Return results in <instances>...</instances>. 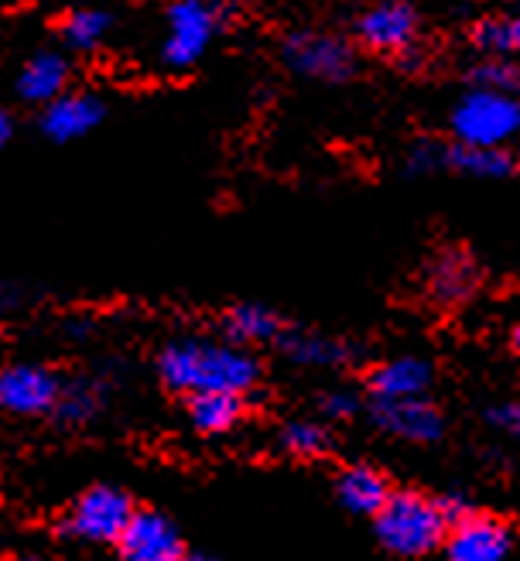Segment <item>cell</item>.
Instances as JSON below:
<instances>
[{
    "instance_id": "6da1fadb",
    "label": "cell",
    "mask_w": 520,
    "mask_h": 561,
    "mask_svg": "<svg viewBox=\"0 0 520 561\" xmlns=\"http://www.w3.org/2000/svg\"><path fill=\"white\" fill-rule=\"evenodd\" d=\"M158 374L172 390L182 394H246L257 377L261 363L243 346L212 343V340H175L161 350Z\"/></svg>"
},
{
    "instance_id": "7a4b0ae2",
    "label": "cell",
    "mask_w": 520,
    "mask_h": 561,
    "mask_svg": "<svg viewBox=\"0 0 520 561\" xmlns=\"http://www.w3.org/2000/svg\"><path fill=\"white\" fill-rule=\"evenodd\" d=\"M236 0H164L161 38L154 48L158 69L185 76L206 62L216 42L227 35Z\"/></svg>"
},
{
    "instance_id": "3957f363",
    "label": "cell",
    "mask_w": 520,
    "mask_h": 561,
    "mask_svg": "<svg viewBox=\"0 0 520 561\" xmlns=\"http://www.w3.org/2000/svg\"><path fill=\"white\" fill-rule=\"evenodd\" d=\"M377 535L388 551L418 558L446 541L449 517L438 500L415 493V490H401V493H391V500L383 503V511L377 514Z\"/></svg>"
},
{
    "instance_id": "277c9868",
    "label": "cell",
    "mask_w": 520,
    "mask_h": 561,
    "mask_svg": "<svg viewBox=\"0 0 520 561\" xmlns=\"http://www.w3.org/2000/svg\"><path fill=\"white\" fill-rule=\"evenodd\" d=\"M281 66L298 76L319 82V87H346L360 72V51L353 38L339 32H315V27H294L278 42Z\"/></svg>"
},
{
    "instance_id": "5b68a950",
    "label": "cell",
    "mask_w": 520,
    "mask_h": 561,
    "mask_svg": "<svg viewBox=\"0 0 520 561\" xmlns=\"http://www.w3.org/2000/svg\"><path fill=\"white\" fill-rule=\"evenodd\" d=\"M449 130L455 145L507 148L520 137V96L470 87L449 110Z\"/></svg>"
},
{
    "instance_id": "8992f818",
    "label": "cell",
    "mask_w": 520,
    "mask_h": 561,
    "mask_svg": "<svg viewBox=\"0 0 520 561\" xmlns=\"http://www.w3.org/2000/svg\"><path fill=\"white\" fill-rule=\"evenodd\" d=\"M353 45L388 59L418 55L421 42V14L407 0H377L353 18Z\"/></svg>"
},
{
    "instance_id": "52a82bcc",
    "label": "cell",
    "mask_w": 520,
    "mask_h": 561,
    "mask_svg": "<svg viewBox=\"0 0 520 561\" xmlns=\"http://www.w3.org/2000/svg\"><path fill=\"white\" fill-rule=\"evenodd\" d=\"M106 121H109V100L90 87H72L69 93L51 100L35 114L38 134L48 145H76V140H86Z\"/></svg>"
},
{
    "instance_id": "ba28073f",
    "label": "cell",
    "mask_w": 520,
    "mask_h": 561,
    "mask_svg": "<svg viewBox=\"0 0 520 561\" xmlns=\"http://www.w3.org/2000/svg\"><path fill=\"white\" fill-rule=\"evenodd\" d=\"M130 517H134V503L124 490L93 486L69 507L62 530L69 538L86 545H117Z\"/></svg>"
},
{
    "instance_id": "9c48e42d",
    "label": "cell",
    "mask_w": 520,
    "mask_h": 561,
    "mask_svg": "<svg viewBox=\"0 0 520 561\" xmlns=\"http://www.w3.org/2000/svg\"><path fill=\"white\" fill-rule=\"evenodd\" d=\"M72 87H76V59L59 45H45L35 48L32 55H24L14 72V96L21 106L35 110V114L51 100L69 93Z\"/></svg>"
},
{
    "instance_id": "30bf717a",
    "label": "cell",
    "mask_w": 520,
    "mask_h": 561,
    "mask_svg": "<svg viewBox=\"0 0 520 561\" xmlns=\"http://www.w3.org/2000/svg\"><path fill=\"white\" fill-rule=\"evenodd\" d=\"M62 383L51 370L38 367V363H14V367L0 370V411L35 417L48 414L59 404Z\"/></svg>"
},
{
    "instance_id": "8fae6325",
    "label": "cell",
    "mask_w": 520,
    "mask_h": 561,
    "mask_svg": "<svg viewBox=\"0 0 520 561\" xmlns=\"http://www.w3.org/2000/svg\"><path fill=\"white\" fill-rule=\"evenodd\" d=\"M117 32V11L103 4H72L51 21L55 45L66 48L72 59H90L103 51Z\"/></svg>"
},
{
    "instance_id": "7c38bea8",
    "label": "cell",
    "mask_w": 520,
    "mask_h": 561,
    "mask_svg": "<svg viewBox=\"0 0 520 561\" xmlns=\"http://www.w3.org/2000/svg\"><path fill=\"white\" fill-rule=\"evenodd\" d=\"M124 561H182V535L175 524L158 511H134L117 541Z\"/></svg>"
},
{
    "instance_id": "4fadbf2b",
    "label": "cell",
    "mask_w": 520,
    "mask_h": 561,
    "mask_svg": "<svg viewBox=\"0 0 520 561\" xmlns=\"http://www.w3.org/2000/svg\"><path fill=\"white\" fill-rule=\"evenodd\" d=\"M513 530L497 517H462L446 535V561H507Z\"/></svg>"
},
{
    "instance_id": "5bb4252c",
    "label": "cell",
    "mask_w": 520,
    "mask_h": 561,
    "mask_svg": "<svg viewBox=\"0 0 520 561\" xmlns=\"http://www.w3.org/2000/svg\"><path fill=\"white\" fill-rule=\"evenodd\" d=\"M373 417L383 432H391L404 442H435L442 435V414H438L421 398H404V401H377Z\"/></svg>"
},
{
    "instance_id": "9a60e30c",
    "label": "cell",
    "mask_w": 520,
    "mask_h": 561,
    "mask_svg": "<svg viewBox=\"0 0 520 561\" xmlns=\"http://www.w3.org/2000/svg\"><path fill=\"white\" fill-rule=\"evenodd\" d=\"M431 387V363L418 356H397L380 363L370 374V390L377 401H404V398H421Z\"/></svg>"
},
{
    "instance_id": "2e32d148",
    "label": "cell",
    "mask_w": 520,
    "mask_h": 561,
    "mask_svg": "<svg viewBox=\"0 0 520 561\" xmlns=\"http://www.w3.org/2000/svg\"><path fill=\"white\" fill-rule=\"evenodd\" d=\"M336 493L343 500V507L360 514V517H377L383 511V503L391 500V486L383 480V472L373 466H349L339 472Z\"/></svg>"
},
{
    "instance_id": "e0dca14e",
    "label": "cell",
    "mask_w": 520,
    "mask_h": 561,
    "mask_svg": "<svg viewBox=\"0 0 520 561\" xmlns=\"http://www.w3.org/2000/svg\"><path fill=\"white\" fill-rule=\"evenodd\" d=\"M223 332L233 343H270L281 335V319L270 312L267 305H254V301H240L233 308H227L223 316Z\"/></svg>"
},
{
    "instance_id": "ac0fdd59",
    "label": "cell",
    "mask_w": 520,
    "mask_h": 561,
    "mask_svg": "<svg viewBox=\"0 0 520 561\" xmlns=\"http://www.w3.org/2000/svg\"><path fill=\"white\" fill-rule=\"evenodd\" d=\"M470 42L479 55H497V59H517L520 55V11H504L479 18L470 32Z\"/></svg>"
},
{
    "instance_id": "d6986e66",
    "label": "cell",
    "mask_w": 520,
    "mask_h": 561,
    "mask_svg": "<svg viewBox=\"0 0 520 561\" xmlns=\"http://www.w3.org/2000/svg\"><path fill=\"white\" fill-rule=\"evenodd\" d=\"M243 417V401L240 394H192L188 398V421L192 428L203 435H223L233 432Z\"/></svg>"
},
{
    "instance_id": "ffe728a7",
    "label": "cell",
    "mask_w": 520,
    "mask_h": 561,
    "mask_svg": "<svg viewBox=\"0 0 520 561\" xmlns=\"http://www.w3.org/2000/svg\"><path fill=\"white\" fill-rule=\"evenodd\" d=\"M446 172H459L470 179H504L513 172V158L504 148H470L446 145Z\"/></svg>"
},
{
    "instance_id": "44dd1931",
    "label": "cell",
    "mask_w": 520,
    "mask_h": 561,
    "mask_svg": "<svg viewBox=\"0 0 520 561\" xmlns=\"http://www.w3.org/2000/svg\"><path fill=\"white\" fill-rule=\"evenodd\" d=\"M428 285H431V295L442 298V301H462L476 288V267L465 254H442L435 264H431V274H428Z\"/></svg>"
},
{
    "instance_id": "7402d4cb",
    "label": "cell",
    "mask_w": 520,
    "mask_h": 561,
    "mask_svg": "<svg viewBox=\"0 0 520 561\" xmlns=\"http://www.w3.org/2000/svg\"><path fill=\"white\" fill-rule=\"evenodd\" d=\"M281 350L298 367H336L346 359V346L336 340H325L315 332H288L281 335Z\"/></svg>"
},
{
    "instance_id": "603a6c76",
    "label": "cell",
    "mask_w": 520,
    "mask_h": 561,
    "mask_svg": "<svg viewBox=\"0 0 520 561\" xmlns=\"http://www.w3.org/2000/svg\"><path fill=\"white\" fill-rule=\"evenodd\" d=\"M470 87L520 96V66H517V59H497V55H483V59L470 69Z\"/></svg>"
},
{
    "instance_id": "cb8c5ba5",
    "label": "cell",
    "mask_w": 520,
    "mask_h": 561,
    "mask_svg": "<svg viewBox=\"0 0 520 561\" xmlns=\"http://www.w3.org/2000/svg\"><path fill=\"white\" fill-rule=\"evenodd\" d=\"M281 445H285V453H291V456L315 459V456L325 453L328 435H325L322 425H312V421H291V425L281 432Z\"/></svg>"
},
{
    "instance_id": "d4e9b609",
    "label": "cell",
    "mask_w": 520,
    "mask_h": 561,
    "mask_svg": "<svg viewBox=\"0 0 520 561\" xmlns=\"http://www.w3.org/2000/svg\"><path fill=\"white\" fill-rule=\"evenodd\" d=\"M96 404H100V387L90 380H72L69 387H62L55 411H59L66 421H82L96 411Z\"/></svg>"
},
{
    "instance_id": "484cf974",
    "label": "cell",
    "mask_w": 520,
    "mask_h": 561,
    "mask_svg": "<svg viewBox=\"0 0 520 561\" xmlns=\"http://www.w3.org/2000/svg\"><path fill=\"white\" fill-rule=\"evenodd\" d=\"M407 175H435L446 172V145L442 140H418L411 145L407 158H404Z\"/></svg>"
},
{
    "instance_id": "4316f807",
    "label": "cell",
    "mask_w": 520,
    "mask_h": 561,
    "mask_svg": "<svg viewBox=\"0 0 520 561\" xmlns=\"http://www.w3.org/2000/svg\"><path fill=\"white\" fill-rule=\"evenodd\" d=\"M322 411L328 417H353L356 414V398L349 394V390H336V394L322 398Z\"/></svg>"
},
{
    "instance_id": "83f0119b",
    "label": "cell",
    "mask_w": 520,
    "mask_h": 561,
    "mask_svg": "<svg viewBox=\"0 0 520 561\" xmlns=\"http://www.w3.org/2000/svg\"><path fill=\"white\" fill-rule=\"evenodd\" d=\"M489 417H493V425H500V428H507L513 438H520V401H510V404L497 408Z\"/></svg>"
},
{
    "instance_id": "f1b7e54d",
    "label": "cell",
    "mask_w": 520,
    "mask_h": 561,
    "mask_svg": "<svg viewBox=\"0 0 520 561\" xmlns=\"http://www.w3.org/2000/svg\"><path fill=\"white\" fill-rule=\"evenodd\" d=\"M14 134H18V121H14L11 110H8L4 103H0V151H8V148H11Z\"/></svg>"
},
{
    "instance_id": "f546056e",
    "label": "cell",
    "mask_w": 520,
    "mask_h": 561,
    "mask_svg": "<svg viewBox=\"0 0 520 561\" xmlns=\"http://www.w3.org/2000/svg\"><path fill=\"white\" fill-rule=\"evenodd\" d=\"M182 561H216V558H209V554H185Z\"/></svg>"
},
{
    "instance_id": "4dcf8cb0",
    "label": "cell",
    "mask_w": 520,
    "mask_h": 561,
    "mask_svg": "<svg viewBox=\"0 0 520 561\" xmlns=\"http://www.w3.org/2000/svg\"><path fill=\"white\" fill-rule=\"evenodd\" d=\"M513 350H517V353H520V329H517V332H513Z\"/></svg>"
},
{
    "instance_id": "1f68e13d",
    "label": "cell",
    "mask_w": 520,
    "mask_h": 561,
    "mask_svg": "<svg viewBox=\"0 0 520 561\" xmlns=\"http://www.w3.org/2000/svg\"><path fill=\"white\" fill-rule=\"evenodd\" d=\"M14 561H45V558H35V554H27V558H14Z\"/></svg>"
}]
</instances>
